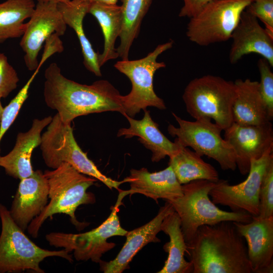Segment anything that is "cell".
<instances>
[{
  "label": "cell",
  "mask_w": 273,
  "mask_h": 273,
  "mask_svg": "<svg viewBox=\"0 0 273 273\" xmlns=\"http://www.w3.org/2000/svg\"><path fill=\"white\" fill-rule=\"evenodd\" d=\"M44 76V102L57 111L66 124L71 125L76 117L92 113H124L122 95L107 80H99L90 85L78 83L65 77L55 62L46 69Z\"/></svg>",
  "instance_id": "obj_1"
},
{
  "label": "cell",
  "mask_w": 273,
  "mask_h": 273,
  "mask_svg": "<svg viewBox=\"0 0 273 273\" xmlns=\"http://www.w3.org/2000/svg\"><path fill=\"white\" fill-rule=\"evenodd\" d=\"M187 247L193 273H252L246 241L233 221L200 226Z\"/></svg>",
  "instance_id": "obj_2"
},
{
  "label": "cell",
  "mask_w": 273,
  "mask_h": 273,
  "mask_svg": "<svg viewBox=\"0 0 273 273\" xmlns=\"http://www.w3.org/2000/svg\"><path fill=\"white\" fill-rule=\"evenodd\" d=\"M43 173L49 185L50 201L30 222L27 229L28 233L36 238L44 221L58 213L69 215L71 222L78 230L83 229L88 223L77 220L75 213L79 206L95 203L94 194L87 192V190L97 179L78 172L66 162L52 170H45Z\"/></svg>",
  "instance_id": "obj_3"
},
{
  "label": "cell",
  "mask_w": 273,
  "mask_h": 273,
  "mask_svg": "<svg viewBox=\"0 0 273 273\" xmlns=\"http://www.w3.org/2000/svg\"><path fill=\"white\" fill-rule=\"evenodd\" d=\"M216 182L198 179L181 185L183 195L165 200L171 204L180 220L181 231L187 244L193 239L198 229L222 221L250 222L252 216L246 212L226 211L219 209L209 198L210 191Z\"/></svg>",
  "instance_id": "obj_4"
},
{
  "label": "cell",
  "mask_w": 273,
  "mask_h": 273,
  "mask_svg": "<svg viewBox=\"0 0 273 273\" xmlns=\"http://www.w3.org/2000/svg\"><path fill=\"white\" fill-rule=\"evenodd\" d=\"M236 97L234 82L205 75L190 81L183 99L188 113L193 118L213 120L224 130L233 122L232 107Z\"/></svg>",
  "instance_id": "obj_5"
},
{
  "label": "cell",
  "mask_w": 273,
  "mask_h": 273,
  "mask_svg": "<svg viewBox=\"0 0 273 273\" xmlns=\"http://www.w3.org/2000/svg\"><path fill=\"white\" fill-rule=\"evenodd\" d=\"M42 158L46 165L53 169L62 163L69 164L78 172L94 177L112 190H119L125 183L114 180L102 173L77 143L71 125L64 123L57 113L41 135L40 145Z\"/></svg>",
  "instance_id": "obj_6"
},
{
  "label": "cell",
  "mask_w": 273,
  "mask_h": 273,
  "mask_svg": "<svg viewBox=\"0 0 273 273\" xmlns=\"http://www.w3.org/2000/svg\"><path fill=\"white\" fill-rule=\"evenodd\" d=\"M0 273L21 272L28 270L44 273L40 263L49 257H60L72 263V256L65 249H42L30 240L15 222L9 210L0 203Z\"/></svg>",
  "instance_id": "obj_7"
},
{
  "label": "cell",
  "mask_w": 273,
  "mask_h": 273,
  "mask_svg": "<svg viewBox=\"0 0 273 273\" xmlns=\"http://www.w3.org/2000/svg\"><path fill=\"white\" fill-rule=\"evenodd\" d=\"M173 44V41L170 40L159 44L143 58L121 60L115 64L114 67L126 75L131 83L130 93L121 96L123 114L133 118L141 110H145L148 107L160 110L166 108L163 100L154 91L153 79L155 72L166 67L164 62L157 61L158 56L171 49Z\"/></svg>",
  "instance_id": "obj_8"
},
{
  "label": "cell",
  "mask_w": 273,
  "mask_h": 273,
  "mask_svg": "<svg viewBox=\"0 0 273 273\" xmlns=\"http://www.w3.org/2000/svg\"><path fill=\"white\" fill-rule=\"evenodd\" d=\"M172 115L178 124H170L169 134L176 137L174 142L184 147H191L201 156H207L215 160L223 170L234 171L237 168L235 152L230 144L221 136L222 130L212 120H184L175 113Z\"/></svg>",
  "instance_id": "obj_9"
},
{
  "label": "cell",
  "mask_w": 273,
  "mask_h": 273,
  "mask_svg": "<svg viewBox=\"0 0 273 273\" xmlns=\"http://www.w3.org/2000/svg\"><path fill=\"white\" fill-rule=\"evenodd\" d=\"M253 0H214L190 18L186 35L200 46L231 38L242 12Z\"/></svg>",
  "instance_id": "obj_10"
},
{
  "label": "cell",
  "mask_w": 273,
  "mask_h": 273,
  "mask_svg": "<svg viewBox=\"0 0 273 273\" xmlns=\"http://www.w3.org/2000/svg\"><path fill=\"white\" fill-rule=\"evenodd\" d=\"M121 200L117 199L109 217L101 225L90 231L71 234L52 232L46 235L49 244L56 248L61 247L68 252L73 251L77 261L91 260L99 263L102 255L113 248L116 244L108 242L113 236H125L127 231L121 226L117 215Z\"/></svg>",
  "instance_id": "obj_11"
},
{
  "label": "cell",
  "mask_w": 273,
  "mask_h": 273,
  "mask_svg": "<svg viewBox=\"0 0 273 273\" xmlns=\"http://www.w3.org/2000/svg\"><path fill=\"white\" fill-rule=\"evenodd\" d=\"M273 159V147L258 159H252L247 178L243 182L230 185L219 179L209 195L215 204L229 207L233 212H246L253 216L259 214V192L263 176Z\"/></svg>",
  "instance_id": "obj_12"
},
{
  "label": "cell",
  "mask_w": 273,
  "mask_h": 273,
  "mask_svg": "<svg viewBox=\"0 0 273 273\" xmlns=\"http://www.w3.org/2000/svg\"><path fill=\"white\" fill-rule=\"evenodd\" d=\"M57 3L37 2L35 9L25 23L20 46L24 53V61L29 71L38 67V56L46 39L52 34L60 36L65 33L67 26Z\"/></svg>",
  "instance_id": "obj_13"
},
{
  "label": "cell",
  "mask_w": 273,
  "mask_h": 273,
  "mask_svg": "<svg viewBox=\"0 0 273 273\" xmlns=\"http://www.w3.org/2000/svg\"><path fill=\"white\" fill-rule=\"evenodd\" d=\"M224 139L232 147L240 173H248L252 159H258L273 147L271 121L260 125H241L235 122L224 130Z\"/></svg>",
  "instance_id": "obj_14"
},
{
  "label": "cell",
  "mask_w": 273,
  "mask_h": 273,
  "mask_svg": "<svg viewBox=\"0 0 273 273\" xmlns=\"http://www.w3.org/2000/svg\"><path fill=\"white\" fill-rule=\"evenodd\" d=\"M273 33L261 26L258 19L244 10L231 38L229 53L231 64L237 63L243 56L256 53L273 67Z\"/></svg>",
  "instance_id": "obj_15"
},
{
  "label": "cell",
  "mask_w": 273,
  "mask_h": 273,
  "mask_svg": "<svg viewBox=\"0 0 273 273\" xmlns=\"http://www.w3.org/2000/svg\"><path fill=\"white\" fill-rule=\"evenodd\" d=\"M247 243V254L253 273H272L273 270V216H253L244 223L233 221Z\"/></svg>",
  "instance_id": "obj_16"
},
{
  "label": "cell",
  "mask_w": 273,
  "mask_h": 273,
  "mask_svg": "<svg viewBox=\"0 0 273 273\" xmlns=\"http://www.w3.org/2000/svg\"><path fill=\"white\" fill-rule=\"evenodd\" d=\"M49 185L40 170L20 180L9 212L24 232L30 222L40 214L48 204Z\"/></svg>",
  "instance_id": "obj_17"
},
{
  "label": "cell",
  "mask_w": 273,
  "mask_h": 273,
  "mask_svg": "<svg viewBox=\"0 0 273 273\" xmlns=\"http://www.w3.org/2000/svg\"><path fill=\"white\" fill-rule=\"evenodd\" d=\"M157 215L146 224L127 232L126 240L122 249L112 260L99 263L100 270L104 273H121L129 268V264L144 247L150 243H159L161 240L157 235L161 231V225L164 218L174 211L172 205L165 201Z\"/></svg>",
  "instance_id": "obj_18"
},
{
  "label": "cell",
  "mask_w": 273,
  "mask_h": 273,
  "mask_svg": "<svg viewBox=\"0 0 273 273\" xmlns=\"http://www.w3.org/2000/svg\"><path fill=\"white\" fill-rule=\"evenodd\" d=\"M124 179L130 184V189L119 191L118 197L121 199L128 195L138 193L158 203L159 199L170 200L183 195L181 185L170 165L154 172H149L146 168L131 169L130 175Z\"/></svg>",
  "instance_id": "obj_19"
},
{
  "label": "cell",
  "mask_w": 273,
  "mask_h": 273,
  "mask_svg": "<svg viewBox=\"0 0 273 273\" xmlns=\"http://www.w3.org/2000/svg\"><path fill=\"white\" fill-rule=\"evenodd\" d=\"M52 118L49 116L41 119H34L28 131L18 133L13 149L6 155L0 156V166L8 175L20 180L32 175L34 171L31 161L32 152L40 146L41 133Z\"/></svg>",
  "instance_id": "obj_20"
},
{
  "label": "cell",
  "mask_w": 273,
  "mask_h": 273,
  "mask_svg": "<svg viewBox=\"0 0 273 273\" xmlns=\"http://www.w3.org/2000/svg\"><path fill=\"white\" fill-rule=\"evenodd\" d=\"M144 111V117L140 120L123 114L129 123V127L119 129L117 136H123L126 139L138 136V141L151 151V160L154 162H158L166 156L171 157L175 155L181 146L175 142H171L162 133L158 124L152 119L149 110L146 109Z\"/></svg>",
  "instance_id": "obj_21"
},
{
  "label": "cell",
  "mask_w": 273,
  "mask_h": 273,
  "mask_svg": "<svg viewBox=\"0 0 273 273\" xmlns=\"http://www.w3.org/2000/svg\"><path fill=\"white\" fill-rule=\"evenodd\" d=\"M236 97L233 107V122L241 125H260L268 120L259 82L250 79H236Z\"/></svg>",
  "instance_id": "obj_22"
},
{
  "label": "cell",
  "mask_w": 273,
  "mask_h": 273,
  "mask_svg": "<svg viewBox=\"0 0 273 273\" xmlns=\"http://www.w3.org/2000/svg\"><path fill=\"white\" fill-rule=\"evenodd\" d=\"M88 14L96 19L104 36L103 51L98 54L99 64L101 67L108 61L119 57L115 43L122 30L121 7L117 4L89 3Z\"/></svg>",
  "instance_id": "obj_23"
},
{
  "label": "cell",
  "mask_w": 273,
  "mask_h": 273,
  "mask_svg": "<svg viewBox=\"0 0 273 273\" xmlns=\"http://www.w3.org/2000/svg\"><path fill=\"white\" fill-rule=\"evenodd\" d=\"M161 231L168 235L169 241L163 246L164 251L168 255L162 268L158 273H192L193 265L187 261L185 255L188 250L181 227L178 214L173 211L163 219Z\"/></svg>",
  "instance_id": "obj_24"
},
{
  "label": "cell",
  "mask_w": 273,
  "mask_h": 273,
  "mask_svg": "<svg viewBox=\"0 0 273 273\" xmlns=\"http://www.w3.org/2000/svg\"><path fill=\"white\" fill-rule=\"evenodd\" d=\"M89 3L71 0L66 3H58L59 9L67 26L73 29L80 44L83 56V63L86 69L97 76H101V67L99 64L98 54L93 48L85 36L83 22L88 14Z\"/></svg>",
  "instance_id": "obj_25"
},
{
  "label": "cell",
  "mask_w": 273,
  "mask_h": 273,
  "mask_svg": "<svg viewBox=\"0 0 273 273\" xmlns=\"http://www.w3.org/2000/svg\"><path fill=\"white\" fill-rule=\"evenodd\" d=\"M195 151L181 146L179 150L169 157L170 165L178 182L187 184L198 179H205L213 182L219 180L218 173L209 163L205 162Z\"/></svg>",
  "instance_id": "obj_26"
},
{
  "label": "cell",
  "mask_w": 273,
  "mask_h": 273,
  "mask_svg": "<svg viewBox=\"0 0 273 273\" xmlns=\"http://www.w3.org/2000/svg\"><path fill=\"white\" fill-rule=\"evenodd\" d=\"M122 2V30L116 49L121 60H128L130 48L137 38L142 20L153 0H120Z\"/></svg>",
  "instance_id": "obj_27"
},
{
  "label": "cell",
  "mask_w": 273,
  "mask_h": 273,
  "mask_svg": "<svg viewBox=\"0 0 273 273\" xmlns=\"http://www.w3.org/2000/svg\"><path fill=\"white\" fill-rule=\"evenodd\" d=\"M35 6L33 0H6L0 3V44L22 37L25 21L31 17Z\"/></svg>",
  "instance_id": "obj_28"
},
{
  "label": "cell",
  "mask_w": 273,
  "mask_h": 273,
  "mask_svg": "<svg viewBox=\"0 0 273 273\" xmlns=\"http://www.w3.org/2000/svg\"><path fill=\"white\" fill-rule=\"evenodd\" d=\"M40 68L41 66L38 65L16 96L4 108L0 124V142L4 134L15 121L21 107L27 99L30 85Z\"/></svg>",
  "instance_id": "obj_29"
},
{
  "label": "cell",
  "mask_w": 273,
  "mask_h": 273,
  "mask_svg": "<svg viewBox=\"0 0 273 273\" xmlns=\"http://www.w3.org/2000/svg\"><path fill=\"white\" fill-rule=\"evenodd\" d=\"M259 214L260 218L273 216V159L263 176L259 192Z\"/></svg>",
  "instance_id": "obj_30"
},
{
  "label": "cell",
  "mask_w": 273,
  "mask_h": 273,
  "mask_svg": "<svg viewBox=\"0 0 273 273\" xmlns=\"http://www.w3.org/2000/svg\"><path fill=\"white\" fill-rule=\"evenodd\" d=\"M257 67L260 75L259 91L271 121L273 118V73L268 62L262 57L258 60Z\"/></svg>",
  "instance_id": "obj_31"
},
{
  "label": "cell",
  "mask_w": 273,
  "mask_h": 273,
  "mask_svg": "<svg viewBox=\"0 0 273 273\" xmlns=\"http://www.w3.org/2000/svg\"><path fill=\"white\" fill-rule=\"evenodd\" d=\"M19 81L18 75L6 55L0 53V100L15 90Z\"/></svg>",
  "instance_id": "obj_32"
},
{
  "label": "cell",
  "mask_w": 273,
  "mask_h": 273,
  "mask_svg": "<svg viewBox=\"0 0 273 273\" xmlns=\"http://www.w3.org/2000/svg\"><path fill=\"white\" fill-rule=\"evenodd\" d=\"M262 22L273 33V0H253L245 10Z\"/></svg>",
  "instance_id": "obj_33"
},
{
  "label": "cell",
  "mask_w": 273,
  "mask_h": 273,
  "mask_svg": "<svg viewBox=\"0 0 273 273\" xmlns=\"http://www.w3.org/2000/svg\"><path fill=\"white\" fill-rule=\"evenodd\" d=\"M63 51L64 45L60 36L57 33L51 34L44 42L43 51L38 65L42 66L51 56Z\"/></svg>",
  "instance_id": "obj_34"
},
{
  "label": "cell",
  "mask_w": 273,
  "mask_h": 273,
  "mask_svg": "<svg viewBox=\"0 0 273 273\" xmlns=\"http://www.w3.org/2000/svg\"><path fill=\"white\" fill-rule=\"evenodd\" d=\"M214 0H183L184 5L178 16L191 18L196 16L208 4Z\"/></svg>",
  "instance_id": "obj_35"
},
{
  "label": "cell",
  "mask_w": 273,
  "mask_h": 273,
  "mask_svg": "<svg viewBox=\"0 0 273 273\" xmlns=\"http://www.w3.org/2000/svg\"><path fill=\"white\" fill-rule=\"evenodd\" d=\"M83 2L92 3V2H100L111 4H117L118 0H74Z\"/></svg>",
  "instance_id": "obj_36"
},
{
  "label": "cell",
  "mask_w": 273,
  "mask_h": 273,
  "mask_svg": "<svg viewBox=\"0 0 273 273\" xmlns=\"http://www.w3.org/2000/svg\"><path fill=\"white\" fill-rule=\"evenodd\" d=\"M71 0H37V2H55L57 3H68Z\"/></svg>",
  "instance_id": "obj_37"
},
{
  "label": "cell",
  "mask_w": 273,
  "mask_h": 273,
  "mask_svg": "<svg viewBox=\"0 0 273 273\" xmlns=\"http://www.w3.org/2000/svg\"><path fill=\"white\" fill-rule=\"evenodd\" d=\"M3 109L4 108L2 105V103L0 100V124H1V119H2V115L3 113Z\"/></svg>",
  "instance_id": "obj_38"
},
{
  "label": "cell",
  "mask_w": 273,
  "mask_h": 273,
  "mask_svg": "<svg viewBox=\"0 0 273 273\" xmlns=\"http://www.w3.org/2000/svg\"><path fill=\"white\" fill-rule=\"evenodd\" d=\"M0 151H1V149H0Z\"/></svg>",
  "instance_id": "obj_39"
}]
</instances>
